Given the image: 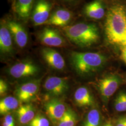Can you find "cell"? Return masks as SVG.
<instances>
[{
  "label": "cell",
  "mask_w": 126,
  "mask_h": 126,
  "mask_svg": "<svg viewBox=\"0 0 126 126\" xmlns=\"http://www.w3.org/2000/svg\"><path fill=\"white\" fill-rule=\"evenodd\" d=\"M44 87L46 92L52 96H62L67 93L69 89L68 79L64 77H48L44 83Z\"/></svg>",
  "instance_id": "30bf717a"
},
{
  "label": "cell",
  "mask_w": 126,
  "mask_h": 126,
  "mask_svg": "<svg viewBox=\"0 0 126 126\" xmlns=\"http://www.w3.org/2000/svg\"><path fill=\"white\" fill-rule=\"evenodd\" d=\"M115 110L119 112L126 111V93L122 92L119 94L114 100Z\"/></svg>",
  "instance_id": "7402d4cb"
},
{
  "label": "cell",
  "mask_w": 126,
  "mask_h": 126,
  "mask_svg": "<svg viewBox=\"0 0 126 126\" xmlns=\"http://www.w3.org/2000/svg\"><path fill=\"white\" fill-rule=\"evenodd\" d=\"M36 0H15L14 9L17 17L23 21L31 18Z\"/></svg>",
  "instance_id": "2e32d148"
},
{
  "label": "cell",
  "mask_w": 126,
  "mask_h": 126,
  "mask_svg": "<svg viewBox=\"0 0 126 126\" xmlns=\"http://www.w3.org/2000/svg\"><path fill=\"white\" fill-rule=\"evenodd\" d=\"M101 116L99 111L96 109L91 110L87 113L83 126H100Z\"/></svg>",
  "instance_id": "44dd1931"
},
{
  "label": "cell",
  "mask_w": 126,
  "mask_h": 126,
  "mask_svg": "<svg viewBox=\"0 0 126 126\" xmlns=\"http://www.w3.org/2000/svg\"><path fill=\"white\" fill-rule=\"evenodd\" d=\"M41 79H34L20 85L15 91L19 101L26 103L35 99L40 86Z\"/></svg>",
  "instance_id": "9c48e42d"
},
{
  "label": "cell",
  "mask_w": 126,
  "mask_h": 126,
  "mask_svg": "<svg viewBox=\"0 0 126 126\" xmlns=\"http://www.w3.org/2000/svg\"><path fill=\"white\" fill-rule=\"evenodd\" d=\"M19 101L13 96L6 97L0 101V113L1 115L7 114L9 112L19 108Z\"/></svg>",
  "instance_id": "d6986e66"
},
{
  "label": "cell",
  "mask_w": 126,
  "mask_h": 126,
  "mask_svg": "<svg viewBox=\"0 0 126 126\" xmlns=\"http://www.w3.org/2000/svg\"><path fill=\"white\" fill-rule=\"evenodd\" d=\"M121 82V79L119 77L113 74L106 76L99 79L97 84V87L104 101H108L116 91Z\"/></svg>",
  "instance_id": "52a82bcc"
},
{
  "label": "cell",
  "mask_w": 126,
  "mask_h": 126,
  "mask_svg": "<svg viewBox=\"0 0 126 126\" xmlns=\"http://www.w3.org/2000/svg\"><path fill=\"white\" fill-rule=\"evenodd\" d=\"M41 55L44 60L50 67L56 70H63L65 63L63 56L57 50L45 47L41 50Z\"/></svg>",
  "instance_id": "7c38bea8"
},
{
  "label": "cell",
  "mask_w": 126,
  "mask_h": 126,
  "mask_svg": "<svg viewBox=\"0 0 126 126\" xmlns=\"http://www.w3.org/2000/svg\"><path fill=\"white\" fill-rule=\"evenodd\" d=\"M16 113L17 120L21 125L29 123L35 116V109L33 106L30 104L20 106Z\"/></svg>",
  "instance_id": "ac0fdd59"
},
{
  "label": "cell",
  "mask_w": 126,
  "mask_h": 126,
  "mask_svg": "<svg viewBox=\"0 0 126 126\" xmlns=\"http://www.w3.org/2000/svg\"><path fill=\"white\" fill-rule=\"evenodd\" d=\"M39 72V68L33 61L24 60L15 63L10 66L8 72L16 79H21L34 76Z\"/></svg>",
  "instance_id": "277c9868"
},
{
  "label": "cell",
  "mask_w": 126,
  "mask_h": 126,
  "mask_svg": "<svg viewBox=\"0 0 126 126\" xmlns=\"http://www.w3.org/2000/svg\"><path fill=\"white\" fill-rule=\"evenodd\" d=\"M45 108L48 117L56 126L67 109L63 101L57 98L47 101L45 104Z\"/></svg>",
  "instance_id": "8fae6325"
},
{
  "label": "cell",
  "mask_w": 126,
  "mask_h": 126,
  "mask_svg": "<svg viewBox=\"0 0 126 126\" xmlns=\"http://www.w3.org/2000/svg\"><path fill=\"white\" fill-rule=\"evenodd\" d=\"M8 90V86L7 83L3 80H0V94L1 96L5 94Z\"/></svg>",
  "instance_id": "d4e9b609"
},
{
  "label": "cell",
  "mask_w": 126,
  "mask_h": 126,
  "mask_svg": "<svg viewBox=\"0 0 126 126\" xmlns=\"http://www.w3.org/2000/svg\"><path fill=\"white\" fill-rule=\"evenodd\" d=\"M13 39L5 20L0 25V52L1 56L10 57L14 53Z\"/></svg>",
  "instance_id": "4fadbf2b"
},
{
  "label": "cell",
  "mask_w": 126,
  "mask_h": 126,
  "mask_svg": "<svg viewBox=\"0 0 126 126\" xmlns=\"http://www.w3.org/2000/svg\"><path fill=\"white\" fill-rule=\"evenodd\" d=\"M122 58L123 61L126 64V47H124L122 49Z\"/></svg>",
  "instance_id": "83f0119b"
},
{
  "label": "cell",
  "mask_w": 126,
  "mask_h": 126,
  "mask_svg": "<svg viewBox=\"0 0 126 126\" xmlns=\"http://www.w3.org/2000/svg\"><path fill=\"white\" fill-rule=\"evenodd\" d=\"M72 13L69 10L63 8H59L51 13L50 18L45 25L48 26H55L58 27H66L71 22Z\"/></svg>",
  "instance_id": "5bb4252c"
},
{
  "label": "cell",
  "mask_w": 126,
  "mask_h": 126,
  "mask_svg": "<svg viewBox=\"0 0 126 126\" xmlns=\"http://www.w3.org/2000/svg\"><path fill=\"white\" fill-rule=\"evenodd\" d=\"M52 4L49 0H36L33 6L31 18L35 26L45 25L49 19Z\"/></svg>",
  "instance_id": "5b68a950"
},
{
  "label": "cell",
  "mask_w": 126,
  "mask_h": 126,
  "mask_svg": "<svg viewBox=\"0 0 126 126\" xmlns=\"http://www.w3.org/2000/svg\"><path fill=\"white\" fill-rule=\"evenodd\" d=\"M38 39L42 45L49 47H62L66 42L59 31L53 27L44 28L38 34Z\"/></svg>",
  "instance_id": "8992f818"
},
{
  "label": "cell",
  "mask_w": 126,
  "mask_h": 126,
  "mask_svg": "<svg viewBox=\"0 0 126 126\" xmlns=\"http://www.w3.org/2000/svg\"><path fill=\"white\" fill-rule=\"evenodd\" d=\"M122 45L124 46V47H126V37L125 40L123 42V43H122Z\"/></svg>",
  "instance_id": "f546056e"
},
{
  "label": "cell",
  "mask_w": 126,
  "mask_h": 126,
  "mask_svg": "<svg viewBox=\"0 0 126 126\" xmlns=\"http://www.w3.org/2000/svg\"><path fill=\"white\" fill-rule=\"evenodd\" d=\"M103 126H113V125L110 123V122H108L107 123H106L105 124H104Z\"/></svg>",
  "instance_id": "f1b7e54d"
},
{
  "label": "cell",
  "mask_w": 126,
  "mask_h": 126,
  "mask_svg": "<svg viewBox=\"0 0 126 126\" xmlns=\"http://www.w3.org/2000/svg\"><path fill=\"white\" fill-rule=\"evenodd\" d=\"M104 31L109 43L122 45L126 37V12L122 5L115 4L109 8Z\"/></svg>",
  "instance_id": "6da1fadb"
},
{
  "label": "cell",
  "mask_w": 126,
  "mask_h": 126,
  "mask_svg": "<svg viewBox=\"0 0 126 126\" xmlns=\"http://www.w3.org/2000/svg\"><path fill=\"white\" fill-rule=\"evenodd\" d=\"M64 35L72 43L80 47H89L100 38L99 29L92 23H79L63 28Z\"/></svg>",
  "instance_id": "7a4b0ae2"
},
{
  "label": "cell",
  "mask_w": 126,
  "mask_h": 126,
  "mask_svg": "<svg viewBox=\"0 0 126 126\" xmlns=\"http://www.w3.org/2000/svg\"><path fill=\"white\" fill-rule=\"evenodd\" d=\"M84 13L87 17L98 20L106 15L103 2L101 0H94L86 5Z\"/></svg>",
  "instance_id": "9a60e30c"
},
{
  "label": "cell",
  "mask_w": 126,
  "mask_h": 126,
  "mask_svg": "<svg viewBox=\"0 0 126 126\" xmlns=\"http://www.w3.org/2000/svg\"><path fill=\"white\" fill-rule=\"evenodd\" d=\"M74 99L77 105L80 107L91 106L94 104V99L89 90L85 87H80L74 93Z\"/></svg>",
  "instance_id": "e0dca14e"
},
{
  "label": "cell",
  "mask_w": 126,
  "mask_h": 126,
  "mask_svg": "<svg viewBox=\"0 0 126 126\" xmlns=\"http://www.w3.org/2000/svg\"><path fill=\"white\" fill-rule=\"evenodd\" d=\"M78 121L76 113L71 108H67L63 117L56 126H75Z\"/></svg>",
  "instance_id": "ffe728a7"
},
{
  "label": "cell",
  "mask_w": 126,
  "mask_h": 126,
  "mask_svg": "<svg viewBox=\"0 0 126 126\" xmlns=\"http://www.w3.org/2000/svg\"><path fill=\"white\" fill-rule=\"evenodd\" d=\"M59 1L62 2V3H64L65 4L73 5L77 1V0H57Z\"/></svg>",
  "instance_id": "4316f807"
},
{
  "label": "cell",
  "mask_w": 126,
  "mask_h": 126,
  "mask_svg": "<svg viewBox=\"0 0 126 126\" xmlns=\"http://www.w3.org/2000/svg\"><path fill=\"white\" fill-rule=\"evenodd\" d=\"M2 126H15V121L13 116L8 113L3 118Z\"/></svg>",
  "instance_id": "cb8c5ba5"
},
{
  "label": "cell",
  "mask_w": 126,
  "mask_h": 126,
  "mask_svg": "<svg viewBox=\"0 0 126 126\" xmlns=\"http://www.w3.org/2000/svg\"><path fill=\"white\" fill-rule=\"evenodd\" d=\"M5 22L16 45L20 48H25L28 43L29 36L24 25L17 21L12 19H8L5 20Z\"/></svg>",
  "instance_id": "ba28073f"
},
{
  "label": "cell",
  "mask_w": 126,
  "mask_h": 126,
  "mask_svg": "<svg viewBox=\"0 0 126 126\" xmlns=\"http://www.w3.org/2000/svg\"><path fill=\"white\" fill-rule=\"evenodd\" d=\"M115 126H126V115L119 118L116 122Z\"/></svg>",
  "instance_id": "484cf974"
},
{
  "label": "cell",
  "mask_w": 126,
  "mask_h": 126,
  "mask_svg": "<svg viewBox=\"0 0 126 126\" xmlns=\"http://www.w3.org/2000/svg\"><path fill=\"white\" fill-rule=\"evenodd\" d=\"M29 126H49L48 120L44 115L37 114L31 122L29 123Z\"/></svg>",
  "instance_id": "603a6c76"
},
{
  "label": "cell",
  "mask_w": 126,
  "mask_h": 126,
  "mask_svg": "<svg viewBox=\"0 0 126 126\" xmlns=\"http://www.w3.org/2000/svg\"><path fill=\"white\" fill-rule=\"evenodd\" d=\"M70 59L74 70L82 76L88 75L99 71L107 61L105 55L98 52L72 51Z\"/></svg>",
  "instance_id": "3957f363"
}]
</instances>
